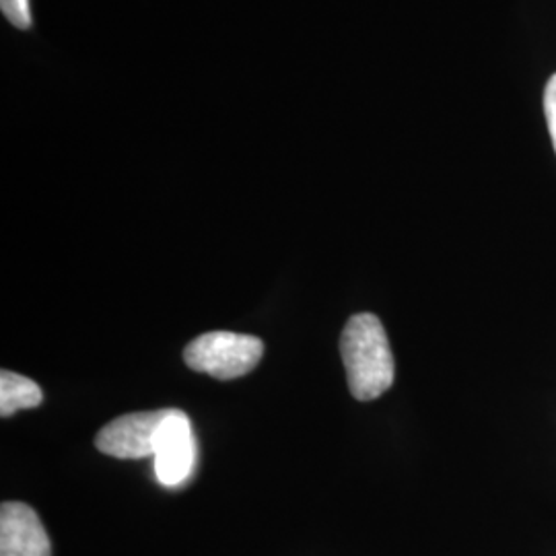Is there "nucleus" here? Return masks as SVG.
Masks as SVG:
<instances>
[{
    "label": "nucleus",
    "instance_id": "4",
    "mask_svg": "<svg viewBox=\"0 0 556 556\" xmlns=\"http://www.w3.org/2000/svg\"><path fill=\"white\" fill-rule=\"evenodd\" d=\"M155 475L165 486H179L194 470L197 443L186 413L174 410L161 425L155 450Z\"/></svg>",
    "mask_w": 556,
    "mask_h": 556
},
{
    "label": "nucleus",
    "instance_id": "6",
    "mask_svg": "<svg viewBox=\"0 0 556 556\" xmlns=\"http://www.w3.org/2000/svg\"><path fill=\"white\" fill-rule=\"evenodd\" d=\"M43 402L41 388L34 379L2 369L0 374V417H11L23 408H36Z\"/></svg>",
    "mask_w": 556,
    "mask_h": 556
},
{
    "label": "nucleus",
    "instance_id": "7",
    "mask_svg": "<svg viewBox=\"0 0 556 556\" xmlns=\"http://www.w3.org/2000/svg\"><path fill=\"white\" fill-rule=\"evenodd\" d=\"M2 15L11 21L20 29H29L31 27V11H29V0H0Z\"/></svg>",
    "mask_w": 556,
    "mask_h": 556
},
{
    "label": "nucleus",
    "instance_id": "5",
    "mask_svg": "<svg viewBox=\"0 0 556 556\" xmlns=\"http://www.w3.org/2000/svg\"><path fill=\"white\" fill-rule=\"evenodd\" d=\"M0 556H52L50 538L38 514L20 501L0 507Z\"/></svg>",
    "mask_w": 556,
    "mask_h": 556
},
{
    "label": "nucleus",
    "instance_id": "3",
    "mask_svg": "<svg viewBox=\"0 0 556 556\" xmlns=\"http://www.w3.org/2000/svg\"><path fill=\"white\" fill-rule=\"evenodd\" d=\"M169 413L172 408L122 415L101 429L96 447L101 454L119 459L155 456L161 425Z\"/></svg>",
    "mask_w": 556,
    "mask_h": 556
},
{
    "label": "nucleus",
    "instance_id": "2",
    "mask_svg": "<svg viewBox=\"0 0 556 556\" xmlns=\"http://www.w3.org/2000/svg\"><path fill=\"white\" fill-rule=\"evenodd\" d=\"M264 355V342L250 334L215 330L194 338L186 351V365L200 374H208L211 378L227 381L241 378L256 369L260 358Z\"/></svg>",
    "mask_w": 556,
    "mask_h": 556
},
{
    "label": "nucleus",
    "instance_id": "1",
    "mask_svg": "<svg viewBox=\"0 0 556 556\" xmlns=\"http://www.w3.org/2000/svg\"><path fill=\"white\" fill-rule=\"evenodd\" d=\"M340 353L351 394L357 400H376L392 388L394 357L378 316L357 314L349 319L340 338Z\"/></svg>",
    "mask_w": 556,
    "mask_h": 556
},
{
    "label": "nucleus",
    "instance_id": "8",
    "mask_svg": "<svg viewBox=\"0 0 556 556\" xmlns=\"http://www.w3.org/2000/svg\"><path fill=\"white\" fill-rule=\"evenodd\" d=\"M544 112H546V122H548V130H551L556 151V75L548 80L544 91Z\"/></svg>",
    "mask_w": 556,
    "mask_h": 556
}]
</instances>
